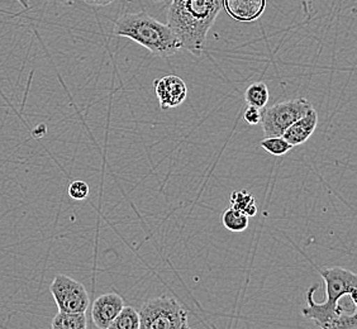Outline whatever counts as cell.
Segmentation results:
<instances>
[{
  "instance_id": "obj_16",
  "label": "cell",
  "mask_w": 357,
  "mask_h": 329,
  "mask_svg": "<svg viewBox=\"0 0 357 329\" xmlns=\"http://www.w3.org/2000/svg\"><path fill=\"white\" fill-rule=\"evenodd\" d=\"M260 146L265 151L268 152L270 155L280 158L287 155L293 146L289 144L288 141L282 136H278V137H265L260 142Z\"/></svg>"
},
{
  "instance_id": "obj_20",
  "label": "cell",
  "mask_w": 357,
  "mask_h": 329,
  "mask_svg": "<svg viewBox=\"0 0 357 329\" xmlns=\"http://www.w3.org/2000/svg\"><path fill=\"white\" fill-rule=\"evenodd\" d=\"M17 1H18L24 9H29V0H17ZM57 1L63 3V4H65V3H70V0H57Z\"/></svg>"
},
{
  "instance_id": "obj_10",
  "label": "cell",
  "mask_w": 357,
  "mask_h": 329,
  "mask_svg": "<svg viewBox=\"0 0 357 329\" xmlns=\"http://www.w3.org/2000/svg\"><path fill=\"white\" fill-rule=\"evenodd\" d=\"M317 123H318V114H317V110L312 108L304 117L299 118L296 122L291 124L288 130L282 133V137L285 138L293 147L301 146L312 137V135L316 130Z\"/></svg>"
},
{
  "instance_id": "obj_14",
  "label": "cell",
  "mask_w": 357,
  "mask_h": 329,
  "mask_svg": "<svg viewBox=\"0 0 357 329\" xmlns=\"http://www.w3.org/2000/svg\"><path fill=\"white\" fill-rule=\"evenodd\" d=\"M222 222H223V226L226 227V229H228L229 232L240 234V232L248 229L250 218L246 214L238 212L231 206L229 209H227L226 212L223 213Z\"/></svg>"
},
{
  "instance_id": "obj_11",
  "label": "cell",
  "mask_w": 357,
  "mask_h": 329,
  "mask_svg": "<svg viewBox=\"0 0 357 329\" xmlns=\"http://www.w3.org/2000/svg\"><path fill=\"white\" fill-rule=\"evenodd\" d=\"M51 327L54 329H85L88 327V319L85 313H66L59 310L52 319Z\"/></svg>"
},
{
  "instance_id": "obj_4",
  "label": "cell",
  "mask_w": 357,
  "mask_h": 329,
  "mask_svg": "<svg viewBox=\"0 0 357 329\" xmlns=\"http://www.w3.org/2000/svg\"><path fill=\"white\" fill-rule=\"evenodd\" d=\"M139 329L189 328L188 313L180 303L169 296H160L142 304Z\"/></svg>"
},
{
  "instance_id": "obj_18",
  "label": "cell",
  "mask_w": 357,
  "mask_h": 329,
  "mask_svg": "<svg viewBox=\"0 0 357 329\" xmlns=\"http://www.w3.org/2000/svg\"><path fill=\"white\" fill-rule=\"evenodd\" d=\"M243 121L250 125H256L261 121V109L248 105L243 113Z\"/></svg>"
},
{
  "instance_id": "obj_3",
  "label": "cell",
  "mask_w": 357,
  "mask_h": 329,
  "mask_svg": "<svg viewBox=\"0 0 357 329\" xmlns=\"http://www.w3.org/2000/svg\"><path fill=\"white\" fill-rule=\"evenodd\" d=\"M113 35L130 38L158 57H170L181 49L167 23L158 22L144 10L119 17L114 23Z\"/></svg>"
},
{
  "instance_id": "obj_15",
  "label": "cell",
  "mask_w": 357,
  "mask_h": 329,
  "mask_svg": "<svg viewBox=\"0 0 357 329\" xmlns=\"http://www.w3.org/2000/svg\"><path fill=\"white\" fill-rule=\"evenodd\" d=\"M109 329H139V313L132 307H123Z\"/></svg>"
},
{
  "instance_id": "obj_6",
  "label": "cell",
  "mask_w": 357,
  "mask_h": 329,
  "mask_svg": "<svg viewBox=\"0 0 357 329\" xmlns=\"http://www.w3.org/2000/svg\"><path fill=\"white\" fill-rule=\"evenodd\" d=\"M50 291L60 312L86 313L89 309V294L85 286L66 275H56L50 285Z\"/></svg>"
},
{
  "instance_id": "obj_13",
  "label": "cell",
  "mask_w": 357,
  "mask_h": 329,
  "mask_svg": "<svg viewBox=\"0 0 357 329\" xmlns=\"http://www.w3.org/2000/svg\"><path fill=\"white\" fill-rule=\"evenodd\" d=\"M231 206L238 211V212L246 214L248 218H252L257 214V206H256V200L254 197L246 192V190H241V192H234L231 194Z\"/></svg>"
},
{
  "instance_id": "obj_2",
  "label": "cell",
  "mask_w": 357,
  "mask_h": 329,
  "mask_svg": "<svg viewBox=\"0 0 357 329\" xmlns=\"http://www.w3.org/2000/svg\"><path fill=\"white\" fill-rule=\"evenodd\" d=\"M222 9V0H172L167 10V26L176 36L181 49L199 56Z\"/></svg>"
},
{
  "instance_id": "obj_7",
  "label": "cell",
  "mask_w": 357,
  "mask_h": 329,
  "mask_svg": "<svg viewBox=\"0 0 357 329\" xmlns=\"http://www.w3.org/2000/svg\"><path fill=\"white\" fill-rule=\"evenodd\" d=\"M153 89L162 110L178 108L185 102L188 96L185 82L178 75H166L156 79L153 82Z\"/></svg>"
},
{
  "instance_id": "obj_1",
  "label": "cell",
  "mask_w": 357,
  "mask_h": 329,
  "mask_svg": "<svg viewBox=\"0 0 357 329\" xmlns=\"http://www.w3.org/2000/svg\"><path fill=\"white\" fill-rule=\"evenodd\" d=\"M316 270L326 282L327 300L317 303L314 293L318 285H312L305 294L308 307L303 309V316L313 321L319 328H357L356 309L350 316L344 313V307L340 304V300L347 295L352 303L357 305V275L344 268H316Z\"/></svg>"
},
{
  "instance_id": "obj_9",
  "label": "cell",
  "mask_w": 357,
  "mask_h": 329,
  "mask_svg": "<svg viewBox=\"0 0 357 329\" xmlns=\"http://www.w3.org/2000/svg\"><path fill=\"white\" fill-rule=\"evenodd\" d=\"M266 3L268 0H222L226 13L242 23L257 21L266 9Z\"/></svg>"
},
{
  "instance_id": "obj_19",
  "label": "cell",
  "mask_w": 357,
  "mask_h": 329,
  "mask_svg": "<svg viewBox=\"0 0 357 329\" xmlns=\"http://www.w3.org/2000/svg\"><path fill=\"white\" fill-rule=\"evenodd\" d=\"M83 1L91 7H107L112 3H114L116 0H83Z\"/></svg>"
},
{
  "instance_id": "obj_17",
  "label": "cell",
  "mask_w": 357,
  "mask_h": 329,
  "mask_svg": "<svg viewBox=\"0 0 357 329\" xmlns=\"http://www.w3.org/2000/svg\"><path fill=\"white\" fill-rule=\"evenodd\" d=\"M90 188L85 181L82 180H76L73 181L69 186V195L71 199L84 200L88 198L89 195Z\"/></svg>"
},
{
  "instance_id": "obj_8",
  "label": "cell",
  "mask_w": 357,
  "mask_h": 329,
  "mask_svg": "<svg viewBox=\"0 0 357 329\" xmlns=\"http://www.w3.org/2000/svg\"><path fill=\"white\" fill-rule=\"evenodd\" d=\"M124 307L123 298L117 293H107L96 298L91 307V318L96 328L109 329L121 309Z\"/></svg>"
},
{
  "instance_id": "obj_5",
  "label": "cell",
  "mask_w": 357,
  "mask_h": 329,
  "mask_svg": "<svg viewBox=\"0 0 357 329\" xmlns=\"http://www.w3.org/2000/svg\"><path fill=\"white\" fill-rule=\"evenodd\" d=\"M312 104L305 98H296L276 103L261 109L262 132L265 137H278L288 130L299 118L304 117L310 109Z\"/></svg>"
},
{
  "instance_id": "obj_12",
  "label": "cell",
  "mask_w": 357,
  "mask_h": 329,
  "mask_svg": "<svg viewBox=\"0 0 357 329\" xmlns=\"http://www.w3.org/2000/svg\"><path fill=\"white\" fill-rule=\"evenodd\" d=\"M270 94L268 85L265 82H252L245 91V100L248 105L264 109L268 105Z\"/></svg>"
}]
</instances>
